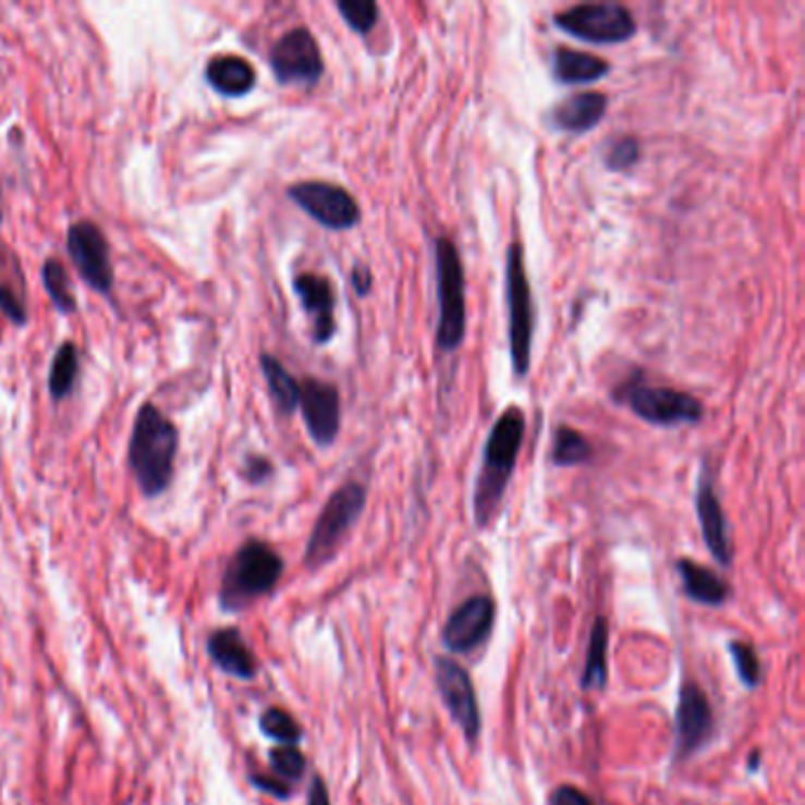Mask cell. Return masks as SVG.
<instances>
[{"label":"cell","mask_w":805,"mask_h":805,"mask_svg":"<svg viewBox=\"0 0 805 805\" xmlns=\"http://www.w3.org/2000/svg\"><path fill=\"white\" fill-rule=\"evenodd\" d=\"M307 805H331L329 789H327V784H324V780H321L319 774H315L313 777V784H309Z\"/></svg>","instance_id":"74e56055"},{"label":"cell","mask_w":805,"mask_h":805,"mask_svg":"<svg viewBox=\"0 0 805 805\" xmlns=\"http://www.w3.org/2000/svg\"><path fill=\"white\" fill-rule=\"evenodd\" d=\"M298 406L313 442L321 449L331 447L341 432V394H338V388L327 380L307 378L305 383H301Z\"/></svg>","instance_id":"9a60e30c"},{"label":"cell","mask_w":805,"mask_h":805,"mask_svg":"<svg viewBox=\"0 0 805 805\" xmlns=\"http://www.w3.org/2000/svg\"><path fill=\"white\" fill-rule=\"evenodd\" d=\"M556 26L586 44H626L638 32L631 10L619 3H584L556 15Z\"/></svg>","instance_id":"ba28073f"},{"label":"cell","mask_w":805,"mask_h":805,"mask_svg":"<svg viewBox=\"0 0 805 805\" xmlns=\"http://www.w3.org/2000/svg\"><path fill=\"white\" fill-rule=\"evenodd\" d=\"M713 709L706 692L695 681L683 683L675 709V763L695 756L699 748L709 744L713 737Z\"/></svg>","instance_id":"4fadbf2b"},{"label":"cell","mask_w":805,"mask_h":805,"mask_svg":"<svg viewBox=\"0 0 805 805\" xmlns=\"http://www.w3.org/2000/svg\"><path fill=\"white\" fill-rule=\"evenodd\" d=\"M284 572V560L277 550L258 539L246 541L228 562L220 584L222 610L239 612L272 593Z\"/></svg>","instance_id":"3957f363"},{"label":"cell","mask_w":805,"mask_h":805,"mask_svg":"<svg viewBox=\"0 0 805 805\" xmlns=\"http://www.w3.org/2000/svg\"><path fill=\"white\" fill-rule=\"evenodd\" d=\"M505 307L508 350L515 378H527L534 345V298L525 265V246L513 242L505 251Z\"/></svg>","instance_id":"277c9868"},{"label":"cell","mask_w":805,"mask_h":805,"mask_svg":"<svg viewBox=\"0 0 805 805\" xmlns=\"http://www.w3.org/2000/svg\"><path fill=\"white\" fill-rule=\"evenodd\" d=\"M366 508V487L359 483H345L338 487L327 505L315 522L313 534H309L305 546V568L319 570L327 564L341 544L345 541L347 532L355 527V522Z\"/></svg>","instance_id":"8992f818"},{"label":"cell","mask_w":805,"mask_h":805,"mask_svg":"<svg viewBox=\"0 0 805 805\" xmlns=\"http://www.w3.org/2000/svg\"><path fill=\"white\" fill-rule=\"evenodd\" d=\"M286 196L303 214L317 220L327 230L345 232L362 222L357 199L341 185H331V182L321 180L295 182L286 190Z\"/></svg>","instance_id":"9c48e42d"},{"label":"cell","mask_w":805,"mask_h":805,"mask_svg":"<svg viewBox=\"0 0 805 805\" xmlns=\"http://www.w3.org/2000/svg\"><path fill=\"white\" fill-rule=\"evenodd\" d=\"M244 475H246V479L251 485H260L272 475V463L267 461L265 456H248Z\"/></svg>","instance_id":"d590c367"},{"label":"cell","mask_w":805,"mask_h":805,"mask_svg":"<svg viewBox=\"0 0 805 805\" xmlns=\"http://www.w3.org/2000/svg\"><path fill=\"white\" fill-rule=\"evenodd\" d=\"M607 107H610V100H607L605 93L584 90V93H574L568 97V100L556 105L553 109H550L548 119L556 131L588 133L605 119Z\"/></svg>","instance_id":"ac0fdd59"},{"label":"cell","mask_w":805,"mask_h":805,"mask_svg":"<svg viewBox=\"0 0 805 805\" xmlns=\"http://www.w3.org/2000/svg\"><path fill=\"white\" fill-rule=\"evenodd\" d=\"M437 277V347L456 352L465 338V275L456 244L449 236L435 242Z\"/></svg>","instance_id":"5b68a950"},{"label":"cell","mask_w":805,"mask_h":805,"mask_svg":"<svg viewBox=\"0 0 805 805\" xmlns=\"http://www.w3.org/2000/svg\"><path fill=\"white\" fill-rule=\"evenodd\" d=\"M497 605L489 596H473L461 602L442 629V645L454 655H468L483 645L493 629Z\"/></svg>","instance_id":"5bb4252c"},{"label":"cell","mask_w":805,"mask_h":805,"mask_svg":"<svg viewBox=\"0 0 805 805\" xmlns=\"http://www.w3.org/2000/svg\"><path fill=\"white\" fill-rule=\"evenodd\" d=\"M730 649V657L734 661V669H737V675L744 687L754 690L760 685L763 681V671H760V659L756 655L754 645L748 643H740V641H732L728 645Z\"/></svg>","instance_id":"1f68e13d"},{"label":"cell","mask_w":805,"mask_h":805,"mask_svg":"<svg viewBox=\"0 0 805 805\" xmlns=\"http://www.w3.org/2000/svg\"><path fill=\"white\" fill-rule=\"evenodd\" d=\"M251 782L256 784L260 791H267V794L275 796V798H279V801H286V798H291V794H293L291 784L277 780V777H267V774H256V772H253V774H251Z\"/></svg>","instance_id":"836d02e7"},{"label":"cell","mask_w":805,"mask_h":805,"mask_svg":"<svg viewBox=\"0 0 805 805\" xmlns=\"http://www.w3.org/2000/svg\"><path fill=\"white\" fill-rule=\"evenodd\" d=\"M435 683L437 690H440V697L447 706L449 716L454 718V723L461 728L465 740L475 744L479 737V730H483V713H479V702L468 671L454 659L437 657Z\"/></svg>","instance_id":"8fae6325"},{"label":"cell","mask_w":805,"mask_h":805,"mask_svg":"<svg viewBox=\"0 0 805 805\" xmlns=\"http://www.w3.org/2000/svg\"><path fill=\"white\" fill-rule=\"evenodd\" d=\"M260 369H263V376H265V383H267V390H270V398L275 402V406L279 408L281 414H293L295 406H298V400H301V383L295 380L289 371L286 366L281 364L277 357L267 355V352H263L260 355Z\"/></svg>","instance_id":"cb8c5ba5"},{"label":"cell","mask_w":805,"mask_h":805,"mask_svg":"<svg viewBox=\"0 0 805 805\" xmlns=\"http://www.w3.org/2000/svg\"><path fill=\"white\" fill-rule=\"evenodd\" d=\"M293 291L313 321V343L327 345L336 333V293L331 281L315 272H303L293 279Z\"/></svg>","instance_id":"e0dca14e"},{"label":"cell","mask_w":805,"mask_h":805,"mask_svg":"<svg viewBox=\"0 0 805 805\" xmlns=\"http://www.w3.org/2000/svg\"><path fill=\"white\" fill-rule=\"evenodd\" d=\"M66 248L83 281L93 291L107 295L114 286V267L105 232L90 220H78L66 232Z\"/></svg>","instance_id":"7c38bea8"},{"label":"cell","mask_w":805,"mask_h":805,"mask_svg":"<svg viewBox=\"0 0 805 805\" xmlns=\"http://www.w3.org/2000/svg\"><path fill=\"white\" fill-rule=\"evenodd\" d=\"M0 309L15 324L24 327L29 313H26V279L20 265L17 253L5 242H0Z\"/></svg>","instance_id":"ffe728a7"},{"label":"cell","mask_w":805,"mask_h":805,"mask_svg":"<svg viewBox=\"0 0 805 805\" xmlns=\"http://www.w3.org/2000/svg\"><path fill=\"white\" fill-rule=\"evenodd\" d=\"M175 454L178 428L161 414V408L145 404L137 412L129 447L131 471L145 497H159L171 485Z\"/></svg>","instance_id":"7a4b0ae2"},{"label":"cell","mask_w":805,"mask_h":805,"mask_svg":"<svg viewBox=\"0 0 805 805\" xmlns=\"http://www.w3.org/2000/svg\"><path fill=\"white\" fill-rule=\"evenodd\" d=\"M336 10L350 29L359 36L369 34L380 17V8L374 0H338Z\"/></svg>","instance_id":"f1b7e54d"},{"label":"cell","mask_w":805,"mask_h":805,"mask_svg":"<svg viewBox=\"0 0 805 805\" xmlns=\"http://www.w3.org/2000/svg\"><path fill=\"white\" fill-rule=\"evenodd\" d=\"M350 284H352V289H355V293L359 295V298H366V295L371 293V286H374V275H371L369 267H366V265L352 267Z\"/></svg>","instance_id":"8d00e7d4"},{"label":"cell","mask_w":805,"mask_h":805,"mask_svg":"<svg viewBox=\"0 0 805 805\" xmlns=\"http://www.w3.org/2000/svg\"><path fill=\"white\" fill-rule=\"evenodd\" d=\"M614 400L624 402L635 416L657 428L695 426L704 416V404L695 394L667 386H647L641 378H631L617 388Z\"/></svg>","instance_id":"52a82bcc"},{"label":"cell","mask_w":805,"mask_h":805,"mask_svg":"<svg viewBox=\"0 0 805 805\" xmlns=\"http://www.w3.org/2000/svg\"><path fill=\"white\" fill-rule=\"evenodd\" d=\"M675 572L681 576L683 590L690 600L699 605L718 607L730 598V586L709 568H704L699 562H692L687 558H681L675 562Z\"/></svg>","instance_id":"603a6c76"},{"label":"cell","mask_w":805,"mask_h":805,"mask_svg":"<svg viewBox=\"0 0 805 805\" xmlns=\"http://www.w3.org/2000/svg\"><path fill=\"white\" fill-rule=\"evenodd\" d=\"M40 277H44L46 293L50 295L54 307H58L62 315L76 313V295L72 291V279H69L66 267L60 260L48 258L44 270H40Z\"/></svg>","instance_id":"4316f807"},{"label":"cell","mask_w":805,"mask_h":805,"mask_svg":"<svg viewBox=\"0 0 805 805\" xmlns=\"http://www.w3.org/2000/svg\"><path fill=\"white\" fill-rule=\"evenodd\" d=\"M260 730L265 737L275 740L277 744H295L298 746L301 737H303V730L298 725V720H295L289 711L284 709H267L263 716H260Z\"/></svg>","instance_id":"f546056e"},{"label":"cell","mask_w":805,"mask_h":805,"mask_svg":"<svg viewBox=\"0 0 805 805\" xmlns=\"http://www.w3.org/2000/svg\"><path fill=\"white\" fill-rule=\"evenodd\" d=\"M78 378V352L74 343H64L54 352L50 369V394L54 400H64L74 390Z\"/></svg>","instance_id":"83f0119b"},{"label":"cell","mask_w":805,"mask_h":805,"mask_svg":"<svg viewBox=\"0 0 805 805\" xmlns=\"http://www.w3.org/2000/svg\"><path fill=\"white\" fill-rule=\"evenodd\" d=\"M607 635H610V626H607L605 617H596L590 629V643H588V655L582 673V690L593 692L602 690L607 683Z\"/></svg>","instance_id":"d4e9b609"},{"label":"cell","mask_w":805,"mask_h":805,"mask_svg":"<svg viewBox=\"0 0 805 805\" xmlns=\"http://www.w3.org/2000/svg\"><path fill=\"white\" fill-rule=\"evenodd\" d=\"M270 766L281 782L293 786L305 772V756L295 744H279L270 752Z\"/></svg>","instance_id":"4dcf8cb0"},{"label":"cell","mask_w":805,"mask_h":805,"mask_svg":"<svg viewBox=\"0 0 805 805\" xmlns=\"http://www.w3.org/2000/svg\"><path fill=\"white\" fill-rule=\"evenodd\" d=\"M270 66L281 86H317L324 76V58L313 32L295 26L281 36L270 50Z\"/></svg>","instance_id":"30bf717a"},{"label":"cell","mask_w":805,"mask_h":805,"mask_svg":"<svg viewBox=\"0 0 805 805\" xmlns=\"http://www.w3.org/2000/svg\"><path fill=\"white\" fill-rule=\"evenodd\" d=\"M695 505H697V517H699V527H702L706 548H709V553L716 558L720 568H730L732 556H734L732 539H730V525H728L725 511H723V505H720V499L713 487V475L706 463L699 473Z\"/></svg>","instance_id":"2e32d148"},{"label":"cell","mask_w":805,"mask_h":805,"mask_svg":"<svg viewBox=\"0 0 805 805\" xmlns=\"http://www.w3.org/2000/svg\"><path fill=\"white\" fill-rule=\"evenodd\" d=\"M638 161L641 145L638 139L631 135L612 139V143L605 147V166L610 168V171H629V168H633Z\"/></svg>","instance_id":"d6a6232c"},{"label":"cell","mask_w":805,"mask_h":805,"mask_svg":"<svg viewBox=\"0 0 805 805\" xmlns=\"http://www.w3.org/2000/svg\"><path fill=\"white\" fill-rule=\"evenodd\" d=\"M208 657L224 673L251 681L258 673V659L236 629H218L208 638Z\"/></svg>","instance_id":"d6986e66"},{"label":"cell","mask_w":805,"mask_h":805,"mask_svg":"<svg viewBox=\"0 0 805 805\" xmlns=\"http://www.w3.org/2000/svg\"><path fill=\"white\" fill-rule=\"evenodd\" d=\"M206 81L224 97H244L256 88V69L239 54H218L206 64Z\"/></svg>","instance_id":"7402d4cb"},{"label":"cell","mask_w":805,"mask_h":805,"mask_svg":"<svg viewBox=\"0 0 805 805\" xmlns=\"http://www.w3.org/2000/svg\"><path fill=\"white\" fill-rule=\"evenodd\" d=\"M522 442H525V414L517 406H508L487 435L483 465H479L475 479L473 517L479 529L489 527L499 513L505 489L515 473Z\"/></svg>","instance_id":"6da1fadb"},{"label":"cell","mask_w":805,"mask_h":805,"mask_svg":"<svg viewBox=\"0 0 805 805\" xmlns=\"http://www.w3.org/2000/svg\"><path fill=\"white\" fill-rule=\"evenodd\" d=\"M596 456V449L588 442V437L570 426H560L550 444V461L560 468H574V465L590 463Z\"/></svg>","instance_id":"484cf974"},{"label":"cell","mask_w":805,"mask_h":805,"mask_svg":"<svg viewBox=\"0 0 805 805\" xmlns=\"http://www.w3.org/2000/svg\"><path fill=\"white\" fill-rule=\"evenodd\" d=\"M550 72L562 86H584V83L600 81L612 72V64L590 52H578L572 48H556L550 60Z\"/></svg>","instance_id":"44dd1931"},{"label":"cell","mask_w":805,"mask_h":805,"mask_svg":"<svg viewBox=\"0 0 805 805\" xmlns=\"http://www.w3.org/2000/svg\"><path fill=\"white\" fill-rule=\"evenodd\" d=\"M548 805H596L593 803L582 789L576 786H570V784H562L558 786L553 794H550L548 798Z\"/></svg>","instance_id":"e575fe53"}]
</instances>
